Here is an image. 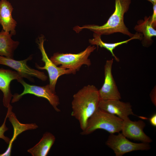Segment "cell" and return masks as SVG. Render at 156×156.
<instances>
[{
  "mask_svg": "<svg viewBox=\"0 0 156 156\" xmlns=\"http://www.w3.org/2000/svg\"><path fill=\"white\" fill-rule=\"evenodd\" d=\"M123 121L117 116L99 107L89 118L85 128L81 134L88 135L98 129L105 130L110 133H119L121 131Z\"/></svg>",
  "mask_w": 156,
  "mask_h": 156,
  "instance_id": "cell-3",
  "label": "cell"
},
{
  "mask_svg": "<svg viewBox=\"0 0 156 156\" xmlns=\"http://www.w3.org/2000/svg\"><path fill=\"white\" fill-rule=\"evenodd\" d=\"M151 125L153 127H156V114H154L148 118Z\"/></svg>",
  "mask_w": 156,
  "mask_h": 156,
  "instance_id": "cell-22",
  "label": "cell"
},
{
  "mask_svg": "<svg viewBox=\"0 0 156 156\" xmlns=\"http://www.w3.org/2000/svg\"><path fill=\"white\" fill-rule=\"evenodd\" d=\"M146 123L142 120L132 121L128 118L123 120L121 127L122 133L127 138L150 143L153 140L144 132Z\"/></svg>",
  "mask_w": 156,
  "mask_h": 156,
  "instance_id": "cell-10",
  "label": "cell"
},
{
  "mask_svg": "<svg viewBox=\"0 0 156 156\" xmlns=\"http://www.w3.org/2000/svg\"><path fill=\"white\" fill-rule=\"evenodd\" d=\"M153 13L151 16V23L153 27L155 29L156 27V3L153 5Z\"/></svg>",
  "mask_w": 156,
  "mask_h": 156,
  "instance_id": "cell-20",
  "label": "cell"
},
{
  "mask_svg": "<svg viewBox=\"0 0 156 156\" xmlns=\"http://www.w3.org/2000/svg\"><path fill=\"white\" fill-rule=\"evenodd\" d=\"M17 81L23 85L24 88V90L22 93L20 94H15L13 95L12 103L18 101L24 95L30 94L46 99L55 111L58 112L60 111V110L57 107L60 104L59 97L56 94V93L53 92L51 90L49 84L43 86L30 85L26 83L23 78Z\"/></svg>",
  "mask_w": 156,
  "mask_h": 156,
  "instance_id": "cell-7",
  "label": "cell"
},
{
  "mask_svg": "<svg viewBox=\"0 0 156 156\" xmlns=\"http://www.w3.org/2000/svg\"><path fill=\"white\" fill-rule=\"evenodd\" d=\"M100 100L98 90L93 85L84 86L73 95L71 115L78 121L82 131L99 107Z\"/></svg>",
  "mask_w": 156,
  "mask_h": 156,
  "instance_id": "cell-1",
  "label": "cell"
},
{
  "mask_svg": "<svg viewBox=\"0 0 156 156\" xmlns=\"http://www.w3.org/2000/svg\"><path fill=\"white\" fill-rule=\"evenodd\" d=\"M137 23L134 29L142 34V40L143 45L146 47L150 46L153 42L152 38L156 36V30L151 23V16H145L144 20H138Z\"/></svg>",
  "mask_w": 156,
  "mask_h": 156,
  "instance_id": "cell-15",
  "label": "cell"
},
{
  "mask_svg": "<svg viewBox=\"0 0 156 156\" xmlns=\"http://www.w3.org/2000/svg\"><path fill=\"white\" fill-rule=\"evenodd\" d=\"M151 2L153 5L156 3V0H146Z\"/></svg>",
  "mask_w": 156,
  "mask_h": 156,
  "instance_id": "cell-23",
  "label": "cell"
},
{
  "mask_svg": "<svg viewBox=\"0 0 156 156\" xmlns=\"http://www.w3.org/2000/svg\"><path fill=\"white\" fill-rule=\"evenodd\" d=\"M12 35L3 30L0 32V56L13 58L14 50L19 42L11 38Z\"/></svg>",
  "mask_w": 156,
  "mask_h": 156,
  "instance_id": "cell-18",
  "label": "cell"
},
{
  "mask_svg": "<svg viewBox=\"0 0 156 156\" xmlns=\"http://www.w3.org/2000/svg\"><path fill=\"white\" fill-rule=\"evenodd\" d=\"M118 135L110 133L106 145L114 152L116 156H122L133 151H148L151 148L149 143H136L129 141L122 133Z\"/></svg>",
  "mask_w": 156,
  "mask_h": 156,
  "instance_id": "cell-5",
  "label": "cell"
},
{
  "mask_svg": "<svg viewBox=\"0 0 156 156\" xmlns=\"http://www.w3.org/2000/svg\"><path fill=\"white\" fill-rule=\"evenodd\" d=\"M23 78L16 71L3 68H0V90L3 94V99L4 106L8 108L10 104L11 98L13 97L10 89L11 81L14 79L18 80Z\"/></svg>",
  "mask_w": 156,
  "mask_h": 156,
  "instance_id": "cell-12",
  "label": "cell"
},
{
  "mask_svg": "<svg viewBox=\"0 0 156 156\" xmlns=\"http://www.w3.org/2000/svg\"><path fill=\"white\" fill-rule=\"evenodd\" d=\"M44 36H42L38 37L37 43L41 53V60L44 62V66H40L36 64V67L38 69L45 70L47 71L49 78L50 87L53 92L56 93L55 86L59 77L64 75L75 73L72 70L57 66L51 61L48 57L44 47Z\"/></svg>",
  "mask_w": 156,
  "mask_h": 156,
  "instance_id": "cell-6",
  "label": "cell"
},
{
  "mask_svg": "<svg viewBox=\"0 0 156 156\" xmlns=\"http://www.w3.org/2000/svg\"><path fill=\"white\" fill-rule=\"evenodd\" d=\"M55 140V136L49 132L44 133L39 142L27 152L33 156H46Z\"/></svg>",
  "mask_w": 156,
  "mask_h": 156,
  "instance_id": "cell-16",
  "label": "cell"
},
{
  "mask_svg": "<svg viewBox=\"0 0 156 156\" xmlns=\"http://www.w3.org/2000/svg\"><path fill=\"white\" fill-rule=\"evenodd\" d=\"M13 8L10 2L7 0L0 1V24L3 30L10 32L12 35L16 34V22L12 16Z\"/></svg>",
  "mask_w": 156,
  "mask_h": 156,
  "instance_id": "cell-14",
  "label": "cell"
},
{
  "mask_svg": "<svg viewBox=\"0 0 156 156\" xmlns=\"http://www.w3.org/2000/svg\"><path fill=\"white\" fill-rule=\"evenodd\" d=\"M113 63V59L108 60L104 66V82L101 88L98 90L100 100H120L121 99L120 94L112 75Z\"/></svg>",
  "mask_w": 156,
  "mask_h": 156,
  "instance_id": "cell-9",
  "label": "cell"
},
{
  "mask_svg": "<svg viewBox=\"0 0 156 156\" xmlns=\"http://www.w3.org/2000/svg\"><path fill=\"white\" fill-rule=\"evenodd\" d=\"M142 34L140 33L137 32L134 35L130 38L123 41L113 43H107L103 42L101 40V36L94 33L93 35V38L89 40V43L92 45L97 46L104 48L109 51L112 56L117 62L119 61V59L114 54L113 52L114 50L117 47L123 44L127 43L131 40L134 39H138L142 40L143 38Z\"/></svg>",
  "mask_w": 156,
  "mask_h": 156,
  "instance_id": "cell-17",
  "label": "cell"
},
{
  "mask_svg": "<svg viewBox=\"0 0 156 156\" xmlns=\"http://www.w3.org/2000/svg\"><path fill=\"white\" fill-rule=\"evenodd\" d=\"M131 0H115V10L106 23L101 26L94 24L79 26L74 27L77 33L83 29H89L101 36L109 35L115 33H120L130 38L134 35L131 33L124 22V15L128 11Z\"/></svg>",
  "mask_w": 156,
  "mask_h": 156,
  "instance_id": "cell-2",
  "label": "cell"
},
{
  "mask_svg": "<svg viewBox=\"0 0 156 156\" xmlns=\"http://www.w3.org/2000/svg\"><path fill=\"white\" fill-rule=\"evenodd\" d=\"M7 118V116L6 114L4 122L2 125L0 127V138L3 140L7 144H9L10 140L8 137L5 136L4 134L5 132L8 130V129L6 125Z\"/></svg>",
  "mask_w": 156,
  "mask_h": 156,
  "instance_id": "cell-19",
  "label": "cell"
},
{
  "mask_svg": "<svg viewBox=\"0 0 156 156\" xmlns=\"http://www.w3.org/2000/svg\"><path fill=\"white\" fill-rule=\"evenodd\" d=\"M156 87H155L154 88L150 94V97L151 101L155 106L156 105Z\"/></svg>",
  "mask_w": 156,
  "mask_h": 156,
  "instance_id": "cell-21",
  "label": "cell"
},
{
  "mask_svg": "<svg viewBox=\"0 0 156 156\" xmlns=\"http://www.w3.org/2000/svg\"><path fill=\"white\" fill-rule=\"evenodd\" d=\"M12 107L11 105L8 108L6 115L14 127V135L10 141L7 149L4 153L0 154V156L11 155L12 143L19 134L26 130L35 129L38 127L35 123L23 124L20 123L16 118L14 114L12 111Z\"/></svg>",
  "mask_w": 156,
  "mask_h": 156,
  "instance_id": "cell-13",
  "label": "cell"
},
{
  "mask_svg": "<svg viewBox=\"0 0 156 156\" xmlns=\"http://www.w3.org/2000/svg\"><path fill=\"white\" fill-rule=\"evenodd\" d=\"M32 58L31 55L24 60L17 61L13 58L0 56V64L14 69L23 78H26L33 81L32 77H35L42 81H46L47 77L44 73L31 68L27 65V61L31 60Z\"/></svg>",
  "mask_w": 156,
  "mask_h": 156,
  "instance_id": "cell-8",
  "label": "cell"
},
{
  "mask_svg": "<svg viewBox=\"0 0 156 156\" xmlns=\"http://www.w3.org/2000/svg\"><path fill=\"white\" fill-rule=\"evenodd\" d=\"M99 107L105 111L117 116L123 120L129 118L130 115H134L130 103L123 102L120 100H100Z\"/></svg>",
  "mask_w": 156,
  "mask_h": 156,
  "instance_id": "cell-11",
  "label": "cell"
},
{
  "mask_svg": "<svg viewBox=\"0 0 156 156\" xmlns=\"http://www.w3.org/2000/svg\"><path fill=\"white\" fill-rule=\"evenodd\" d=\"M96 49L94 45H90L83 51L77 54L54 53L50 59L56 66L73 70L75 73L81 66L85 65L89 67L91 65L88 58L91 53Z\"/></svg>",
  "mask_w": 156,
  "mask_h": 156,
  "instance_id": "cell-4",
  "label": "cell"
}]
</instances>
